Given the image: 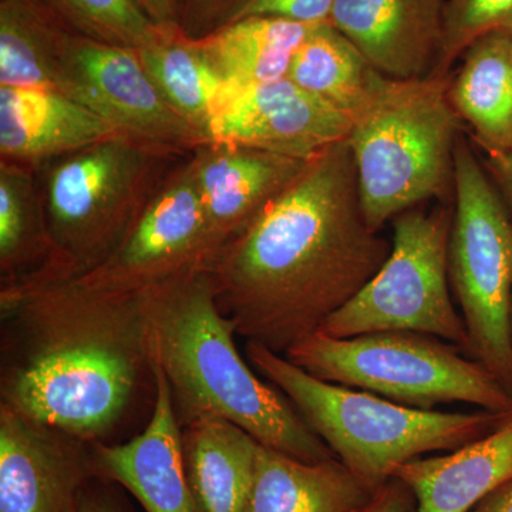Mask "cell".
<instances>
[{
    "label": "cell",
    "instance_id": "obj_11",
    "mask_svg": "<svg viewBox=\"0 0 512 512\" xmlns=\"http://www.w3.org/2000/svg\"><path fill=\"white\" fill-rule=\"evenodd\" d=\"M53 89L83 104L124 136L183 153L207 141L165 103L137 49L106 45L72 32Z\"/></svg>",
    "mask_w": 512,
    "mask_h": 512
},
{
    "label": "cell",
    "instance_id": "obj_36",
    "mask_svg": "<svg viewBox=\"0 0 512 512\" xmlns=\"http://www.w3.org/2000/svg\"><path fill=\"white\" fill-rule=\"evenodd\" d=\"M510 333H511V343H512V295H511V305H510Z\"/></svg>",
    "mask_w": 512,
    "mask_h": 512
},
{
    "label": "cell",
    "instance_id": "obj_24",
    "mask_svg": "<svg viewBox=\"0 0 512 512\" xmlns=\"http://www.w3.org/2000/svg\"><path fill=\"white\" fill-rule=\"evenodd\" d=\"M137 52L165 103L210 141L212 120L229 89L197 40L180 29H165Z\"/></svg>",
    "mask_w": 512,
    "mask_h": 512
},
{
    "label": "cell",
    "instance_id": "obj_28",
    "mask_svg": "<svg viewBox=\"0 0 512 512\" xmlns=\"http://www.w3.org/2000/svg\"><path fill=\"white\" fill-rule=\"evenodd\" d=\"M512 23V0H447L443 50L430 77H448L468 47Z\"/></svg>",
    "mask_w": 512,
    "mask_h": 512
},
{
    "label": "cell",
    "instance_id": "obj_27",
    "mask_svg": "<svg viewBox=\"0 0 512 512\" xmlns=\"http://www.w3.org/2000/svg\"><path fill=\"white\" fill-rule=\"evenodd\" d=\"M77 35L106 45L141 49L161 36L134 0H43Z\"/></svg>",
    "mask_w": 512,
    "mask_h": 512
},
{
    "label": "cell",
    "instance_id": "obj_1",
    "mask_svg": "<svg viewBox=\"0 0 512 512\" xmlns=\"http://www.w3.org/2000/svg\"><path fill=\"white\" fill-rule=\"evenodd\" d=\"M390 251L366 222L343 140L309 158L207 269L237 335L285 355L355 298Z\"/></svg>",
    "mask_w": 512,
    "mask_h": 512
},
{
    "label": "cell",
    "instance_id": "obj_34",
    "mask_svg": "<svg viewBox=\"0 0 512 512\" xmlns=\"http://www.w3.org/2000/svg\"><path fill=\"white\" fill-rule=\"evenodd\" d=\"M163 29H180V0H134Z\"/></svg>",
    "mask_w": 512,
    "mask_h": 512
},
{
    "label": "cell",
    "instance_id": "obj_26",
    "mask_svg": "<svg viewBox=\"0 0 512 512\" xmlns=\"http://www.w3.org/2000/svg\"><path fill=\"white\" fill-rule=\"evenodd\" d=\"M72 32L43 0H0V86L53 89Z\"/></svg>",
    "mask_w": 512,
    "mask_h": 512
},
{
    "label": "cell",
    "instance_id": "obj_14",
    "mask_svg": "<svg viewBox=\"0 0 512 512\" xmlns=\"http://www.w3.org/2000/svg\"><path fill=\"white\" fill-rule=\"evenodd\" d=\"M447 0H335L329 23L387 79H427L443 50Z\"/></svg>",
    "mask_w": 512,
    "mask_h": 512
},
{
    "label": "cell",
    "instance_id": "obj_9",
    "mask_svg": "<svg viewBox=\"0 0 512 512\" xmlns=\"http://www.w3.org/2000/svg\"><path fill=\"white\" fill-rule=\"evenodd\" d=\"M453 210L403 212L393 220L392 251L380 271L318 332L333 338L367 333H424L456 345L468 356L463 316L451 301L448 244Z\"/></svg>",
    "mask_w": 512,
    "mask_h": 512
},
{
    "label": "cell",
    "instance_id": "obj_15",
    "mask_svg": "<svg viewBox=\"0 0 512 512\" xmlns=\"http://www.w3.org/2000/svg\"><path fill=\"white\" fill-rule=\"evenodd\" d=\"M190 160L215 254L251 224L308 163L218 141L202 143L191 151Z\"/></svg>",
    "mask_w": 512,
    "mask_h": 512
},
{
    "label": "cell",
    "instance_id": "obj_12",
    "mask_svg": "<svg viewBox=\"0 0 512 512\" xmlns=\"http://www.w3.org/2000/svg\"><path fill=\"white\" fill-rule=\"evenodd\" d=\"M89 441L0 404V512H70L100 477Z\"/></svg>",
    "mask_w": 512,
    "mask_h": 512
},
{
    "label": "cell",
    "instance_id": "obj_20",
    "mask_svg": "<svg viewBox=\"0 0 512 512\" xmlns=\"http://www.w3.org/2000/svg\"><path fill=\"white\" fill-rule=\"evenodd\" d=\"M63 281L37 168L0 160V288Z\"/></svg>",
    "mask_w": 512,
    "mask_h": 512
},
{
    "label": "cell",
    "instance_id": "obj_33",
    "mask_svg": "<svg viewBox=\"0 0 512 512\" xmlns=\"http://www.w3.org/2000/svg\"><path fill=\"white\" fill-rule=\"evenodd\" d=\"M487 168L512 218V148L498 156L487 157Z\"/></svg>",
    "mask_w": 512,
    "mask_h": 512
},
{
    "label": "cell",
    "instance_id": "obj_31",
    "mask_svg": "<svg viewBox=\"0 0 512 512\" xmlns=\"http://www.w3.org/2000/svg\"><path fill=\"white\" fill-rule=\"evenodd\" d=\"M70 512H133L121 487L103 477H96L83 488Z\"/></svg>",
    "mask_w": 512,
    "mask_h": 512
},
{
    "label": "cell",
    "instance_id": "obj_5",
    "mask_svg": "<svg viewBox=\"0 0 512 512\" xmlns=\"http://www.w3.org/2000/svg\"><path fill=\"white\" fill-rule=\"evenodd\" d=\"M450 77L386 79L348 137L360 204L373 231L427 200L454 197L461 120Z\"/></svg>",
    "mask_w": 512,
    "mask_h": 512
},
{
    "label": "cell",
    "instance_id": "obj_21",
    "mask_svg": "<svg viewBox=\"0 0 512 512\" xmlns=\"http://www.w3.org/2000/svg\"><path fill=\"white\" fill-rule=\"evenodd\" d=\"M372 497L338 458L309 463L261 444L248 512H362Z\"/></svg>",
    "mask_w": 512,
    "mask_h": 512
},
{
    "label": "cell",
    "instance_id": "obj_7",
    "mask_svg": "<svg viewBox=\"0 0 512 512\" xmlns=\"http://www.w3.org/2000/svg\"><path fill=\"white\" fill-rule=\"evenodd\" d=\"M325 382L352 387L403 406L433 410L466 403L512 412V394L458 346L424 333L392 330L352 338L315 332L284 355Z\"/></svg>",
    "mask_w": 512,
    "mask_h": 512
},
{
    "label": "cell",
    "instance_id": "obj_22",
    "mask_svg": "<svg viewBox=\"0 0 512 512\" xmlns=\"http://www.w3.org/2000/svg\"><path fill=\"white\" fill-rule=\"evenodd\" d=\"M451 104L487 157L512 148V45L507 28L477 39L463 55Z\"/></svg>",
    "mask_w": 512,
    "mask_h": 512
},
{
    "label": "cell",
    "instance_id": "obj_4",
    "mask_svg": "<svg viewBox=\"0 0 512 512\" xmlns=\"http://www.w3.org/2000/svg\"><path fill=\"white\" fill-rule=\"evenodd\" d=\"M245 355L255 372L291 400L340 463L373 494L403 464L467 446L512 413L416 409L320 380L261 343L247 342Z\"/></svg>",
    "mask_w": 512,
    "mask_h": 512
},
{
    "label": "cell",
    "instance_id": "obj_3",
    "mask_svg": "<svg viewBox=\"0 0 512 512\" xmlns=\"http://www.w3.org/2000/svg\"><path fill=\"white\" fill-rule=\"evenodd\" d=\"M138 295L151 360L163 370L181 427L212 414L299 460L336 458L291 400L238 352L235 326L218 306L207 268L190 269Z\"/></svg>",
    "mask_w": 512,
    "mask_h": 512
},
{
    "label": "cell",
    "instance_id": "obj_2",
    "mask_svg": "<svg viewBox=\"0 0 512 512\" xmlns=\"http://www.w3.org/2000/svg\"><path fill=\"white\" fill-rule=\"evenodd\" d=\"M0 404L70 436L104 443L154 382L138 293L73 281L0 288Z\"/></svg>",
    "mask_w": 512,
    "mask_h": 512
},
{
    "label": "cell",
    "instance_id": "obj_13",
    "mask_svg": "<svg viewBox=\"0 0 512 512\" xmlns=\"http://www.w3.org/2000/svg\"><path fill=\"white\" fill-rule=\"evenodd\" d=\"M352 120L286 79L231 90L214 117L210 141L309 160L348 140Z\"/></svg>",
    "mask_w": 512,
    "mask_h": 512
},
{
    "label": "cell",
    "instance_id": "obj_25",
    "mask_svg": "<svg viewBox=\"0 0 512 512\" xmlns=\"http://www.w3.org/2000/svg\"><path fill=\"white\" fill-rule=\"evenodd\" d=\"M288 79L352 120L373 100L387 77L326 22L316 25L296 50Z\"/></svg>",
    "mask_w": 512,
    "mask_h": 512
},
{
    "label": "cell",
    "instance_id": "obj_17",
    "mask_svg": "<svg viewBox=\"0 0 512 512\" xmlns=\"http://www.w3.org/2000/svg\"><path fill=\"white\" fill-rule=\"evenodd\" d=\"M117 134L59 90L0 86V160L37 168Z\"/></svg>",
    "mask_w": 512,
    "mask_h": 512
},
{
    "label": "cell",
    "instance_id": "obj_18",
    "mask_svg": "<svg viewBox=\"0 0 512 512\" xmlns=\"http://www.w3.org/2000/svg\"><path fill=\"white\" fill-rule=\"evenodd\" d=\"M393 478L412 490L416 512H470L512 480V413L487 436L440 456L409 461Z\"/></svg>",
    "mask_w": 512,
    "mask_h": 512
},
{
    "label": "cell",
    "instance_id": "obj_37",
    "mask_svg": "<svg viewBox=\"0 0 512 512\" xmlns=\"http://www.w3.org/2000/svg\"><path fill=\"white\" fill-rule=\"evenodd\" d=\"M508 32H510V36H511V45H512V23L510 26H508Z\"/></svg>",
    "mask_w": 512,
    "mask_h": 512
},
{
    "label": "cell",
    "instance_id": "obj_19",
    "mask_svg": "<svg viewBox=\"0 0 512 512\" xmlns=\"http://www.w3.org/2000/svg\"><path fill=\"white\" fill-rule=\"evenodd\" d=\"M261 444L224 417L181 427L185 476L201 512H248Z\"/></svg>",
    "mask_w": 512,
    "mask_h": 512
},
{
    "label": "cell",
    "instance_id": "obj_35",
    "mask_svg": "<svg viewBox=\"0 0 512 512\" xmlns=\"http://www.w3.org/2000/svg\"><path fill=\"white\" fill-rule=\"evenodd\" d=\"M470 512H512V480L488 494Z\"/></svg>",
    "mask_w": 512,
    "mask_h": 512
},
{
    "label": "cell",
    "instance_id": "obj_23",
    "mask_svg": "<svg viewBox=\"0 0 512 512\" xmlns=\"http://www.w3.org/2000/svg\"><path fill=\"white\" fill-rule=\"evenodd\" d=\"M315 26L271 16H251L227 23L195 40L228 89L235 92L286 79L296 50Z\"/></svg>",
    "mask_w": 512,
    "mask_h": 512
},
{
    "label": "cell",
    "instance_id": "obj_6",
    "mask_svg": "<svg viewBox=\"0 0 512 512\" xmlns=\"http://www.w3.org/2000/svg\"><path fill=\"white\" fill-rule=\"evenodd\" d=\"M188 154L117 134L37 167L63 281L96 268L119 248Z\"/></svg>",
    "mask_w": 512,
    "mask_h": 512
},
{
    "label": "cell",
    "instance_id": "obj_29",
    "mask_svg": "<svg viewBox=\"0 0 512 512\" xmlns=\"http://www.w3.org/2000/svg\"><path fill=\"white\" fill-rule=\"evenodd\" d=\"M333 5L335 0H245L231 22L251 16H271L318 25L329 22Z\"/></svg>",
    "mask_w": 512,
    "mask_h": 512
},
{
    "label": "cell",
    "instance_id": "obj_16",
    "mask_svg": "<svg viewBox=\"0 0 512 512\" xmlns=\"http://www.w3.org/2000/svg\"><path fill=\"white\" fill-rule=\"evenodd\" d=\"M153 412L138 436L94 444L100 477L119 484L146 512H201L183 461L181 424L163 370L154 365Z\"/></svg>",
    "mask_w": 512,
    "mask_h": 512
},
{
    "label": "cell",
    "instance_id": "obj_8",
    "mask_svg": "<svg viewBox=\"0 0 512 512\" xmlns=\"http://www.w3.org/2000/svg\"><path fill=\"white\" fill-rule=\"evenodd\" d=\"M448 278L466 323L468 356L512 394V218L463 136L456 147Z\"/></svg>",
    "mask_w": 512,
    "mask_h": 512
},
{
    "label": "cell",
    "instance_id": "obj_10",
    "mask_svg": "<svg viewBox=\"0 0 512 512\" xmlns=\"http://www.w3.org/2000/svg\"><path fill=\"white\" fill-rule=\"evenodd\" d=\"M190 154L168 175L119 248L69 281L97 292L138 293L190 269L207 268L215 249Z\"/></svg>",
    "mask_w": 512,
    "mask_h": 512
},
{
    "label": "cell",
    "instance_id": "obj_30",
    "mask_svg": "<svg viewBox=\"0 0 512 512\" xmlns=\"http://www.w3.org/2000/svg\"><path fill=\"white\" fill-rule=\"evenodd\" d=\"M245 0H180V30L201 39L227 25Z\"/></svg>",
    "mask_w": 512,
    "mask_h": 512
},
{
    "label": "cell",
    "instance_id": "obj_32",
    "mask_svg": "<svg viewBox=\"0 0 512 512\" xmlns=\"http://www.w3.org/2000/svg\"><path fill=\"white\" fill-rule=\"evenodd\" d=\"M362 512H416V500L403 481L392 478L373 494Z\"/></svg>",
    "mask_w": 512,
    "mask_h": 512
}]
</instances>
